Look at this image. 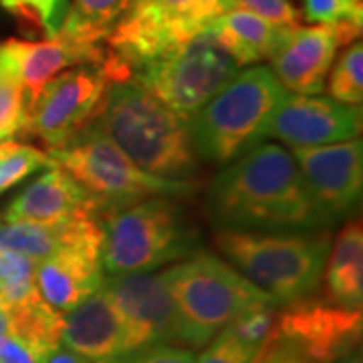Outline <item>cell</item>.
<instances>
[{
  "label": "cell",
  "instance_id": "obj_1",
  "mask_svg": "<svg viewBox=\"0 0 363 363\" xmlns=\"http://www.w3.org/2000/svg\"><path fill=\"white\" fill-rule=\"evenodd\" d=\"M204 212L214 230L317 233V212L295 160L283 145L260 142L210 180Z\"/></svg>",
  "mask_w": 363,
  "mask_h": 363
},
{
  "label": "cell",
  "instance_id": "obj_2",
  "mask_svg": "<svg viewBox=\"0 0 363 363\" xmlns=\"http://www.w3.org/2000/svg\"><path fill=\"white\" fill-rule=\"evenodd\" d=\"M99 128L145 174L172 182H194L200 174L190 119L162 104L135 79L109 85Z\"/></svg>",
  "mask_w": 363,
  "mask_h": 363
},
{
  "label": "cell",
  "instance_id": "obj_3",
  "mask_svg": "<svg viewBox=\"0 0 363 363\" xmlns=\"http://www.w3.org/2000/svg\"><path fill=\"white\" fill-rule=\"evenodd\" d=\"M214 247L274 307L313 297L321 285L331 248L329 230L317 233H234L214 230Z\"/></svg>",
  "mask_w": 363,
  "mask_h": 363
},
{
  "label": "cell",
  "instance_id": "obj_4",
  "mask_svg": "<svg viewBox=\"0 0 363 363\" xmlns=\"http://www.w3.org/2000/svg\"><path fill=\"white\" fill-rule=\"evenodd\" d=\"M180 317V345L202 350L242 313L274 305L228 262L206 250L162 272Z\"/></svg>",
  "mask_w": 363,
  "mask_h": 363
},
{
  "label": "cell",
  "instance_id": "obj_5",
  "mask_svg": "<svg viewBox=\"0 0 363 363\" xmlns=\"http://www.w3.org/2000/svg\"><path fill=\"white\" fill-rule=\"evenodd\" d=\"M105 277L152 272L198 250V230L178 198L154 196L101 216Z\"/></svg>",
  "mask_w": 363,
  "mask_h": 363
},
{
  "label": "cell",
  "instance_id": "obj_6",
  "mask_svg": "<svg viewBox=\"0 0 363 363\" xmlns=\"http://www.w3.org/2000/svg\"><path fill=\"white\" fill-rule=\"evenodd\" d=\"M285 93L269 67L238 71L190 119V135L200 164L222 168L260 143L262 123Z\"/></svg>",
  "mask_w": 363,
  "mask_h": 363
},
{
  "label": "cell",
  "instance_id": "obj_7",
  "mask_svg": "<svg viewBox=\"0 0 363 363\" xmlns=\"http://www.w3.org/2000/svg\"><path fill=\"white\" fill-rule=\"evenodd\" d=\"M49 157L89 192L101 216L154 196L190 198L200 188L198 182L162 180L145 174L105 135L97 121L65 147L49 152Z\"/></svg>",
  "mask_w": 363,
  "mask_h": 363
},
{
  "label": "cell",
  "instance_id": "obj_8",
  "mask_svg": "<svg viewBox=\"0 0 363 363\" xmlns=\"http://www.w3.org/2000/svg\"><path fill=\"white\" fill-rule=\"evenodd\" d=\"M238 69L240 67L222 49L212 33L204 30L135 73L133 79L178 116L192 119L224 85L233 81Z\"/></svg>",
  "mask_w": 363,
  "mask_h": 363
},
{
  "label": "cell",
  "instance_id": "obj_9",
  "mask_svg": "<svg viewBox=\"0 0 363 363\" xmlns=\"http://www.w3.org/2000/svg\"><path fill=\"white\" fill-rule=\"evenodd\" d=\"M113 81L104 65H77L51 79L26 113L23 135L61 150L97 121Z\"/></svg>",
  "mask_w": 363,
  "mask_h": 363
},
{
  "label": "cell",
  "instance_id": "obj_10",
  "mask_svg": "<svg viewBox=\"0 0 363 363\" xmlns=\"http://www.w3.org/2000/svg\"><path fill=\"white\" fill-rule=\"evenodd\" d=\"M101 289L111 298L123 327L119 363H128L156 345L180 343V317L162 274L131 272L105 277Z\"/></svg>",
  "mask_w": 363,
  "mask_h": 363
},
{
  "label": "cell",
  "instance_id": "obj_11",
  "mask_svg": "<svg viewBox=\"0 0 363 363\" xmlns=\"http://www.w3.org/2000/svg\"><path fill=\"white\" fill-rule=\"evenodd\" d=\"M104 228L95 218L79 220L63 247L37 264L40 298L55 311L67 313L101 289Z\"/></svg>",
  "mask_w": 363,
  "mask_h": 363
},
{
  "label": "cell",
  "instance_id": "obj_12",
  "mask_svg": "<svg viewBox=\"0 0 363 363\" xmlns=\"http://www.w3.org/2000/svg\"><path fill=\"white\" fill-rule=\"evenodd\" d=\"M291 156L313 204L329 228L353 214L362 200L363 186V145L359 138L315 147H293Z\"/></svg>",
  "mask_w": 363,
  "mask_h": 363
},
{
  "label": "cell",
  "instance_id": "obj_13",
  "mask_svg": "<svg viewBox=\"0 0 363 363\" xmlns=\"http://www.w3.org/2000/svg\"><path fill=\"white\" fill-rule=\"evenodd\" d=\"M277 337L313 363H339L362 341V311H347L327 298L307 297L285 307L277 319Z\"/></svg>",
  "mask_w": 363,
  "mask_h": 363
},
{
  "label": "cell",
  "instance_id": "obj_14",
  "mask_svg": "<svg viewBox=\"0 0 363 363\" xmlns=\"http://www.w3.org/2000/svg\"><path fill=\"white\" fill-rule=\"evenodd\" d=\"M362 107L339 104L325 95L285 93L262 123L260 142L279 140L291 147H315L357 140Z\"/></svg>",
  "mask_w": 363,
  "mask_h": 363
},
{
  "label": "cell",
  "instance_id": "obj_15",
  "mask_svg": "<svg viewBox=\"0 0 363 363\" xmlns=\"http://www.w3.org/2000/svg\"><path fill=\"white\" fill-rule=\"evenodd\" d=\"M339 47L343 43L337 25L295 26L269 59V69L285 91L317 95L325 89Z\"/></svg>",
  "mask_w": 363,
  "mask_h": 363
},
{
  "label": "cell",
  "instance_id": "obj_16",
  "mask_svg": "<svg viewBox=\"0 0 363 363\" xmlns=\"http://www.w3.org/2000/svg\"><path fill=\"white\" fill-rule=\"evenodd\" d=\"M81 218H101V210L89 192L73 180L65 169L49 166V169L28 184L0 214L4 222H57L81 220Z\"/></svg>",
  "mask_w": 363,
  "mask_h": 363
},
{
  "label": "cell",
  "instance_id": "obj_17",
  "mask_svg": "<svg viewBox=\"0 0 363 363\" xmlns=\"http://www.w3.org/2000/svg\"><path fill=\"white\" fill-rule=\"evenodd\" d=\"M13 57L16 77L23 85L26 113L39 99L45 85L59 73L77 65H104L105 47H85L69 40L63 35L43 40L6 39Z\"/></svg>",
  "mask_w": 363,
  "mask_h": 363
},
{
  "label": "cell",
  "instance_id": "obj_18",
  "mask_svg": "<svg viewBox=\"0 0 363 363\" xmlns=\"http://www.w3.org/2000/svg\"><path fill=\"white\" fill-rule=\"evenodd\" d=\"M61 343L93 363H119L123 327L104 289L67 311L61 327Z\"/></svg>",
  "mask_w": 363,
  "mask_h": 363
},
{
  "label": "cell",
  "instance_id": "obj_19",
  "mask_svg": "<svg viewBox=\"0 0 363 363\" xmlns=\"http://www.w3.org/2000/svg\"><path fill=\"white\" fill-rule=\"evenodd\" d=\"M293 28L272 25L259 14L242 9L224 13L208 26L212 37L218 40V45L233 57L238 67L255 65L271 59Z\"/></svg>",
  "mask_w": 363,
  "mask_h": 363
},
{
  "label": "cell",
  "instance_id": "obj_20",
  "mask_svg": "<svg viewBox=\"0 0 363 363\" xmlns=\"http://www.w3.org/2000/svg\"><path fill=\"white\" fill-rule=\"evenodd\" d=\"M325 298L347 311H362L363 303V228L351 220L329 248L323 271Z\"/></svg>",
  "mask_w": 363,
  "mask_h": 363
},
{
  "label": "cell",
  "instance_id": "obj_21",
  "mask_svg": "<svg viewBox=\"0 0 363 363\" xmlns=\"http://www.w3.org/2000/svg\"><path fill=\"white\" fill-rule=\"evenodd\" d=\"M130 4L131 0H73L67 9L65 23L59 35L85 47L104 45L107 33Z\"/></svg>",
  "mask_w": 363,
  "mask_h": 363
},
{
  "label": "cell",
  "instance_id": "obj_22",
  "mask_svg": "<svg viewBox=\"0 0 363 363\" xmlns=\"http://www.w3.org/2000/svg\"><path fill=\"white\" fill-rule=\"evenodd\" d=\"M77 222L40 224V222L0 220V252H18L35 260L47 259L69 240Z\"/></svg>",
  "mask_w": 363,
  "mask_h": 363
},
{
  "label": "cell",
  "instance_id": "obj_23",
  "mask_svg": "<svg viewBox=\"0 0 363 363\" xmlns=\"http://www.w3.org/2000/svg\"><path fill=\"white\" fill-rule=\"evenodd\" d=\"M25 121V91L16 77L6 40H2L0 43V142H6L16 133H23Z\"/></svg>",
  "mask_w": 363,
  "mask_h": 363
},
{
  "label": "cell",
  "instance_id": "obj_24",
  "mask_svg": "<svg viewBox=\"0 0 363 363\" xmlns=\"http://www.w3.org/2000/svg\"><path fill=\"white\" fill-rule=\"evenodd\" d=\"M2 9L18 21L26 35H45L52 39L65 23L67 0H0Z\"/></svg>",
  "mask_w": 363,
  "mask_h": 363
},
{
  "label": "cell",
  "instance_id": "obj_25",
  "mask_svg": "<svg viewBox=\"0 0 363 363\" xmlns=\"http://www.w3.org/2000/svg\"><path fill=\"white\" fill-rule=\"evenodd\" d=\"M325 87L331 99L345 105H362L363 99V47L359 40L347 45L329 69Z\"/></svg>",
  "mask_w": 363,
  "mask_h": 363
},
{
  "label": "cell",
  "instance_id": "obj_26",
  "mask_svg": "<svg viewBox=\"0 0 363 363\" xmlns=\"http://www.w3.org/2000/svg\"><path fill=\"white\" fill-rule=\"evenodd\" d=\"M277 319H279L277 307L264 305V307H257V309L242 313L224 329L240 343H245L247 347L264 351V347L271 343V339L277 333Z\"/></svg>",
  "mask_w": 363,
  "mask_h": 363
},
{
  "label": "cell",
  "instance_id": "obj_27",
  "mask_svg": "<svg viewBox=\"0 0 363 363\" xmlns=\"http://www.w3.org/2000/svg\"><path fill=\"white\" fill-rule=\"evenodd\" d=\"M52 166L51 157L35 145L14 142L6 154L0 156V194L23 182L30 174Z\"/></svg>",
  "mask_w": 363,
  "mask_h": 363
},
{
  "label": "cell",
  "instance_id": "obj_28",
  "mask_svg": "<svg viewBox=\"0 0 363 363\" xmlns=\"http://www.w3.org/2000/svg\"><path fill=\"white\" fill-rule=\"evenodd\" d=\"M301 16L313 25L353 23L363 26V0H303Z\"/></svg>",
  "mask_w": 363,
  "mask_h": 363
},
{
  "label": "cell",
  "instance_id": "obj_29",
  "mask_svg": "<svg viewBox=\"0 0 363 363\" xmlns=\"http://www.w3.org/2000/svg\"><path fill=\"white\" fill-rule=\"evenodd\" d=\"M52 350L39 339L9 327V333L0 339V363H45Z\"/></svg>",
  "mask_w": 363,
  "mask_h": 363
},
{
  "label": "cell",
  "instance_id": "obj_30",
  "mask_svg": "<svg viewBox=\"0 0 363 363\" xmlns=\"http://www.w3.org/2000/svg\"><path fill=\"white\" fill-rule=\"evenodd\" d=\"M260 353L262 351L247 347L245 343L233 337L226 329H222L220 333L208 343L206 351L200 357H196L194 363H257Z\"/></svg>",
  "mask_w": 363,
  "mask_h": 363
},
{
  "label": "cell",
  "instance_id": "obj_31",
  "mask_svg": "<svg viewBox=\"0 0 363 363\" xmlns=\"http://www.w3.org/2000/svg\"><path fill=\"white\" fill-rule=\"evenodd\" d=\"M236 9L259 14L264 21L281 26H301V11L291 0H234Z\"/></svg>",
  "mask_w": 363,
  "mask_h": 363
},
{
  "label": "cell",
  "instance_id": "obj_32",
  "mask_svg": "<svg viewBox=\"0 0 363 363\" xmlns=\"http://www.w3.org/2000/svg\"><path fill=\"white\" fill-rule=\"evenodd\" d=\"M154 2L176 23L186 26L192 35H200L208 30V23L200 13V6L196 0H154Z\"/></svg>",
  "mask_w": 363,
  "mask_h": 363
},
{
  "label": "cell",
  "instance_id": "obj_33",
  "mask_svg": "<svg viewBox=\"0 0 363 363\" xmlns=\"http://www.w3.org/2000/svg\"><path fill=\"white\" fill-rule=\"evenodd\" d=\"M196 353L190 347L184 345H174V343H164L150 347L140 355L131 357L128 363H194Z\"/></svg>",
  "mask_w": 363,
  "mask_h": 363
},
{
  "label": "cell",
  "instance_id": "obj_34",
  "mask_svg": "<svg viewBox=\"0 0 363 363\" xmlns=\"http://www.w3.org/2000/svg\"><path fill=\"white\" fill-rule=\"evenodd\" d=\"M257 363H313L309 362L305 355H301L295 347H291L289 343L274 337L271 339V343L267 345V350L260 353L259 362Z\"/></svg>",
  "mask_w": 363,
  "mask_h": 363
},
{
  "label": "cell",
  "instance_id": "obj_35",
  "mask_svg": "<svg viewBox=\"0 0 363 363\" xmlns=\"http://www.w3.org/2000/svg\"><path fill=\"white\" fill-rule=\"evenodd\" d=\"M198 6H200V13L204 16V21L208 23V26L212 25L218 16H222L224 13L236 9L234 6V0H196Z\"/></svg>",
  "mask_w": 363,
  "mask_h": 363
},
{
  "label": "cell",
  "instance_id": "obj_36",
  "mask_svg": "<svg viewBox=\"0 0 363 363\" xmlns=\"http://www.w3.org/2000/svg\"><path fill=\"white\" fill-rule=\"evenodd\" d=\"M45 363H93L89 359H85L83 355H79L75 351L67 350L63 345H57L55 350L49 353L47 362Z\"/></svg>",
  "mask_w": 363,
  "mask_h": 363
},
{
  "label": "cell",
  "instance_id": "obj_37",
  "mask_svg": "<svg viewBox=\"0 0 363 363\" xmlns=\"http://www.w3.org/2000/svg\"><path fill=\"white\" fill-rule=\"evenodd\" d=\"M6 333H9V315H6V311L0 309V339L4 337Z\"/></svg>",
  "mask_w": 363,
  "mask_h": 363
},
{
  "label": "cell",
  "instance_id": "obj_38",
  "mask_svg": "<svg viewBox=\"0 0 363 363\" xmlns=\"http://www.w3.org/2000/svg\"><path fill=\"white\" fill-rule=\"evenodd\" d=\"M339 363H362V355H359V351H355V353H351L350 357L341 359Z\"/></svg>",
  "mask_w": 363,
  "mask_h": 363
},
{
  "label": "cell",
  "instance_id": "obj_39",
  "mask_svg": "<svg viewBox=\"0 0 363 363\" xmlns=\"http://www.w3.org/2000/svg\"><path fill=\"white\" fill-rule=\"evenodd\" d=\"M13 140H6V142H0V156H2V154H6V152H9V147H11V145H13Z\"/></svg>",
  "mask_w": 363,
  "mask_h": 363
}]
</instances>
